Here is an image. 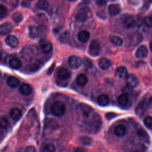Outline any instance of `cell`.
Here are the masks:
<instances>
[{
    "mask_svg": "<svg viewBox=\"0 0 152 152\" xmlns=\"http://www.w3.org/2000/svg\"><path fill=\"white\" fill-rule=\"evenodd\" d=\"M77 112L78 119L87 131L94 134L100 129L102 125L101 117L91 106L84 103L80 104Z\"/></svg>",
    "mask_w": 152,
    "mask_h": 152,
    "instance_id": "cell-1",
    "label": "cell"
},
{
    "mask_svg": "<svg viewBox=\"0 0 152 152\" xmlns=\"http://www.w3.org/2000/svg\"><path fill=\"white\" fill-rule=\"evenodd\" d=\"M66 110V106L62 101H57L53 103L51 107V111L52 113L56 116H62Z\"/></svg>",
    "mask_w": 152,
    "mask_h": 152,
    "instance_id": "cell-2",
    "label": "cell"
},
{
    "mask_svg": "<svg viewBox=\"0 0 152 152\" xmlns=\"http://www.w3.org/2000/svg\"><path fill=\"white\" fill-rule=\"evenodd\" d=\"M90 14V9L87 7H84L77 12L75 15V19L78 22H83L87 18Z\"/></svg>",
    "mask_w": 152,
    "mask_h": 152,
    "instance_id": "cell-3",
    "label": "cell"
},
{
    "mask_svg": "<svg viewBox=\"0 0 152 152\" xmlns=\"http://www.w3.org/2000/svg\"><path fill=\"white\" fill-rule=\"evenodd\" d=\"M100 52V47L99 44L96 40H93L89 46L88 53L93 56H96L99 55Z\"/></svg>",
    "mask_w": 152,
    "mask_h": 152,
    "instance_id": "cell-4",
    "label": "cell"
},
{
    "mask_svg": "<svg viewBox=\"0 0 152 152\" xmlns=\"http://www.w3.org/2000/svg\"><path fill=\"white\" fill-rule=\"evenodd\" d=\"M69 65L73 69H77L82 65V60L78 56L72 55L68 58Z\"/></svg>",
    "mask_w": 152,
    "mask_h": 152,
    "instance_id": "cell-5",
    "label": "cell"
},
{
    "mask_svg": "<svg viewBox=\"0 0 152 152\" xmlns=\"http://www.w3.org/2000/svg\"><path fill=\"white\" fill-rule=\"evenodd\" d=\"M126 83L127 86L132 88L136 87L139 84V80L134 74H131L126 77Z\"/></svg>",
    "mask_w": 152,
    "mask_h": 152,
    "instance_id": "cell-6",
    "label": "cell"
},
{
    "mask_svg": "<svg viewBox=\"0 0 152 152\" xmlns=\"http://www.w3.org/2000/svg\"><path fill=\"white\" fill-rule=\"evenodd\" d=\"M149 104H150L149 102H148L146 100H142L138 104V106H137V108L135 109L136 113L137 115H142L148 108Z\"/></svg>",
    "mask_w": 152,
    "mask_h": 152,
    "instance_id": "cell-7",
    "label": "cell"
},
{
    "mask_svg": "<svg viewBox=\"0 0 152 152\" xmlns=\"http://www.w3.org/2000/svg\"><path fill=\"white\" fill-rule=\"evenodd\" d=\"M121 11V7L119 4H112L108 7V12L112 16H115L118 14Z\"/></svg>",
    "mask_w": 152,
    "mask_h": 152,
    "instance_id": "cell-8",
    "label": "cell"
},
{
    "mask_svg": "<svg viewBox=\"0 0 152 152\" xmlns=\"http://www.w3.org/2000/svg\"><path fill=\"white\" fill-rule=\"evenodd\" d=\"M135 56L137 58L142 59L145 58L148 55V49L147 48L144 46H140L135 52Z\"/></svg>",
    "mask_w": 152,
    "mask_h": 152,
    "instance_id": "cell-9",
    "label": "cell"
},
{
    "mask_svg": "<svg viewBox=\"0 0 152 152\" xmlns=\"http://www.w3.org/2000/svg\"><path fill=\"white\" fill-rule=\"evenodd\" d=\"M5 43L11 48H15L18 45V40L13 35H9L5 39Z\"/></svg>",
    "mask_w": 152,
    "mask_h": 152,
    "instance_id": "cell-10",
    "label": "cell"
},
{
    "mask_svg": "<svg viewBox=\"0 0 152 152\" xmlns=\"http://www.w3.org/2000/svg\"><path fill=\"white\" fill-rule=\"evenodd\" d=\"M115 75L119 78H126L128 76V70L124 66H119L115 71Z\"/></svg>",
    "mask_w": 152,
    "mask_h": 152,
    "instance_id": "cell-11",
    "label": "cell"
},
{
    "mask_svg": "<svg viewBox=\"0 0 152 152\" xmlns=\"http://www.w3.org/2000/svg\"><path fill=\"white\" fill-rule=\"evenodd\" d=\"M57 75L59 79L62 80H66L70 77L71 74L67 69L62 68L58 70Z\"/></svg>",
    "mask_w": 152,
    "mask_h": 152,
    "instance_id": "cell-12",
    "label": "cell"
},
{
    "mask_svg": "<svg viewBox=\"0 0 152 152\" xmlns=\"http://www.w3.org/2000/svg\"><path fill=\"white\" fill-rule=\"evenodd\" d=\"M10 116L14 121L19 120L22 116V112L18 108H13L10 110Z\"/></svg>",
    "mask_w": 152,
    "mask_h": 152,
    "instance_id": "cell-13",
    "label": "cell"
},
{
    "mask_svg": "<svg viewBox=\"0 0 152 152\" xmlns=\"http://www.w3.org/2000/svg\"><path fill=\"white\" fill-rule=\"evenodd\" d=\"M32 91L31 87L27 84V83H23L22 84L20 87H19V91L20 93L24 96H28L29 95Z\"/></svg>",
    "mask_w": 152,
    "mask_h": 152,
    "instance_id": "cell-14",
    "label": "cell"
},
{
    "mask_svg": "<svg viewBox=\"0 0 152 152\" xmlns=\"http://www.w3.org/2000/svg\"><path fill=\"white\" fill-rule=\"evenodd\" d=\"M130 102L129 97L126 93H123L121 94L118 97V103L121 106H126L128 105Z\"/></svg>",
    "mask_w": 152,
    "mask_h": 152,
    "instance_id": "cell-15",
    "label": "cell"
},
{
    "mask_svg": "<svg viewBox=\"0 0 152 152\" xmlns=\"http://www.w3.org/2000/svg\"><path fill=\"white\" fill-rule=\"evenodd\" d=\"M78 39L82 43L87 42L90 38V33L87 30H82L80 31L77 36Z\"/></svg>",
    "mask_w": 152,
    "mask_h": 152,
    "instance_id": "cell-16",
    "label": "cell"
},
{
    "mask_svg": "<svg viewBox=\"0 0 152 152\" xmlns=\"http://www.w3.org/2000/svg\"><path fill=\"white\" fill-rule=\"evenodd\" d=\"M12 30V25L9 23H4L0 27V33L2 35L7 34L10 33Z\"/></svg>",
    "mask_w": 152,
    "mask_h": 152,
    "instance_id": "cell-17",
    "label": "cell"
},
{
    "mask_svg": "<svg viewBox=\"0 0 152 152\" xmlns=\"http://www.w3.org/2000/svg\"><path fill=\"white\" fill-rule=\"evenodd\" d=\"M126 132V128L122 124H119L115 126L114 129V134L119 137H123Z\"/></svg>",
    "mask_w": 152,
    "mask_h": 152,
    "instance_id": "cell-18",
    "label": "cell"
},
{
    "mask_svg": "<svg viewBox=\"0 0 152 152\" xmlns=\"http://www.w3.org/2000/svg\"><path fill=\"white\" fill-rule=\"evenodd\" d=\"M99 66L102 69L106 70L111 66V62L106 58H102L99 61Z\"/></svg>",
    "mask_w": 152,
    "mask_h": 152,
    "instance_id": "cell-19",
    "label": "cell"
},
{
    "mask_svg": "<svg viewBox=\"0 0 152 152\" xmlns=\"http://www.w3.org/2000/svg\"><path fill=\"white\" fill-rule=\"evenodd\" d=\"M97 103L102 106H107L109 103V98L108 96L105 94L100 95L97 98Z\"/></svg>",
    "mask_w": 152,
    "mask_h": 152,
    "instance_id": "cell-20",
    "label": "cell"
},
{
    "mask_svg": "<svg viewBox=\"0 0 152 152\" xmlns=\"http://www.w3.org/2000/svg\"><path fill=\"white\" fill-rule=\"evenodd\" d=\"M40 48L44 53H49L52 50V46L49 42L44 41L41 43Z\"/></svg>",
    "mask_w": 152,
    "mask_h": 152,
    "instance_id": "cell-21",
    "label": "cell"
},
{
    "mask_svg": "<svg viewBox=\"0 0 152 152\" xmlns=\"http://www.w3.org/2000/svg\"><path fill=\"white\" fill-rule=\"evenodd\" d=\"M21 62L17 58H12L10 61V66L14 69H18L21 66Z\"/></svg>",
    "mask_w": 152,
    "mask_h": 152,
    "instance_id": "cell-22",
    "label": "cell"
},
{
    "mask_svg": "<svg viewBox=\"0 0 152 152\" xmlns=\"http://www.w3.org/2000/svg\"><path fill=\"white\" fill-rule=\"evenodd\" d=\"M7 84L11 88H14L17 87L19 85L20 81L19 80L14 76H10L8 77L7 81Z\"/></svg>",
    "mask_w": 152,
    "mask_h": 152,
    "instance_id": "cell-23",
    "label": "cell"
},
{
    "mask_svg": "<svg viewBox=\"0 0 152 152\" xmlns=\"http://www.w3.org/2000/svg\"><path fill=\"white\" fill-rule=\"evenodd\" d=\"M142 40V37L141 34L136 33H134L131 37V43L134 46H136L139 44Z\"/></svg>",
    "mask_w": 152,
    "mask_h": 152,
    "instance_id": "cell-24",
    "label": "cell"
},
{
    "mask_svg": "<svg viewBox=\"0 0 152 152\" xmlns=\"http://www.w3.org/2000/svg\"><path fill=\"white\" fill-rule=\"evenodd\" d=\"M76 81L79 86H84L87 84L88 81V78L85 74H80L77 76L76 78Z\"/></svg>",
    "mask_w": 152,
    "mask_h": 152,
    "instance_id": "cell-25",
    "label": "cell"
},
{
    "mask_svg": "<svg viewBox=\"0 0 152 152\" xmlns=\"http://www.w3.org/2000/svg\"><path fill=\"white\" fill-rule=\"evenodd\" d=\"M135 24V20L134 17L128 16L126 17L124 21V26L127 28L132 27Z\"/></svg>",
    "mask_w": 152,
    "mask_h": 152,
    "instance_id": "cell-26",
    "label": "cell"
},
{
    "mask_svg": "<svg viewBox=\"0 0 152 152\" xmlns=\"http://www.w3.org/2000/svg\"><path fill=\"white\" fill-rule=\"evenodd\" d=\"M109 40L113 45L116 46H121L123 43V40L122 38L115 35H110L109 36Z\"/></svg>",
    "mask_w": 152,
    "mask_h": 152,
    "instance_id": "cell-27",
    "label": "cell"
},
{
    "mask_svg": "<svg viewBox=\"0 0 152 152\" xmlns=\"http://www.w3.org/2000/svg\"><path fill=\"white\" fill-rule=\"evenodd\" d=\"M39 34V30L34 26H30L29 27V36L31 39H36Z\"/></svg>",
    "mask_w": 152,
    "mask_h": 152,
    "instance_id": "cell-28",
    "label": "cell"
},
{
    "mask_svg": "<svg viewBox=\"0 0 152 152\" xmlns=\"http://www.w3.org/2000/svg\"><path fill=\"white\" fill-rule=\"evenodd\" d=\"M69 37H70V34L69 33L68 31H64L63 32L61 36H60V37H59V40H60V42L62 43H64V44H66L67 43V42H68L69 40Z\"/></svg>",
    "mask_w": 152,
    "mask_h": 152,
    "instance_id": "cell-29",
    "label": "cell"
},
{
    "mask_svg": "<svg viewBox=\"0 0 152 152\" xmlns=\"http://www.w3.org/2000/svg\"><path fill=\"white\" fill-rule=\"evenodd\" d=\"M37 7L42 10H46L49 5L46 0H39L37 3Z\"/></svg>",
    "mask_w": 152,
    "mask_h": 152,
    "instance_id": "cell-30",
    "label": "cell"
},
{
    "mask_svg": "<svg viewBox=\"0 0 152 152\" xmlns=\"http://www.w3.org/2000/svg\"><path fill=\"white\" fill-rule=\"evenodd\" d=\"M144 124L147 128L152 130V116H147L144 121Z\"/></svg>",
    "mask_w": 152,
    "mask_h": 152,
    "instance_id": "cell-31",
    "label": "cell"
},
{
    "mask_svg": "<svg viewBox=\"0 0 152 152\" xmlns=\"http://www.w3.org/2000/svg\"><path fill=\"white\" fill-rule=\"evenodd\" d=\"M143 23L147 27H152V16L148 15L143 19Z\"/></svg>",
    "mask_w": 152,
    "mask_h": 152,
    "instance_id": "cell-32",
    "label": "cell"
},
{
    "mask_svg": "<svg viewBox=\"0 0 152 152\" xmlns=\"http://www.w3.org/2000/svg\"><path fill=\"white\" fill-rule=\"evenodd\" d=\"M56 148L52 144H48L46 145L43 150V152H55Z\"/></svg>",
    "mask_w": 152,
    "mask_h": 152,
    "instance_id": "cell-33",
    "label": "cell"
},
{
    "mask_svg": "<svg viewBox=\"0 0 152 152\" xmlns=\"http://www.w3.org/2000/svg\"><path fill=\"white\" fill-rule=\"evenodd\" d=\"M12 19L15 23H20L23 20V15L20 12H15L12 15Z\"/></svg>",
    "mask_w": 152,
    "mask_h": 152,
    "instance_id": "cell-34",
    "label": "cell"
},
{
    "mask_svg": "<svg viewBox=\"0 0 152 152\" xmlns=\"http://www.w3.org/2000/svg\"><path fill=\"white\" fill-rule=\"evenodd\" d=\"M80 141L83 144L86 145H88L91 143V139L88 137H81L80 138Z\"/></svg>",
    "mask_w": 152,
    "mask_h": 152,
    "instance_id": "cell-35",
    "label": "cell"
},
{
    "mask_svg": "<svg viewBox=\"0 0 152 152\" xmlns=\"http://www.w3.org/2000/svg\"><path fill=\"white\" fill-rule=\"evenodd\" d=\"M138 136L142 138V139H144V140H147L148 138V134H147V132L142 129H139L138 131V132H137Z\"/></svg>",
    "mask_w": 152,
    "mask_h": 152,
    "instance_id": "cell-36",
    "label": "cell"
},
{
    "mask_svg": "<svg viewBox=\"0 0 152 152\" xmlns=\"http://www.w3.org/2000/svg\"><path fill=\"white\" fill-rule=\"evenodd\" d=\"M7 14V10L6 8L3 5H0V18L1 19L3 18L6 16Z\"/></svg>",
    "mask_w": 152,
    "mask_h": 152,
    "instance_id": "cell-37",
    "label": "cell"
},
{
    "mask_svg": "<svg viewBox=\"0 0 152 152\" xmlns=\"http://www.w3.org/2000/svg\"><path fill=\"white\" fill-rule=\"evenodd\" d=\"M8 125V121L7 118L2 117L1 119V126L2 128H6Z\"/></svg>",
    "mask_w": 152,
    "mask_h": 152,
    "instance_id": "cell-38",
    "label": "cell"
},
{
    "mask_svg": "<svg viewBox=\"0 0 152 152\" xmlns=\"http://www.w3.org/2000/svg\"><path fill=\"white\" fill-rule=\"evenodd\" d=\"M23 152H36V148H34V147L30 145L25 148Z\"/></svg>",
    "mask_w": 152,
    "mask_h": 152,
    "instance_id": "cell-39",
    "label": "cell"
},
{
    "mask_svg": "<svg viewBox=\"0 0 152 152\" xmlns=\"http://www.w3.org/2000/svg\"><path fill=\"white\" fill-rule=\"evenodd\" d=\"M96 3L97 4V5H98L99 6L102 7L106 5V2H107V0H95Z\"/></svg>",
    "mask_w": 152,
    "mask_h": 152,
    "instance_id": "cell-40",
    "label": "cell"
},
{
    "mask_svg": "<svg viewBox=\"0 0 152 152\" xmlns=\"http://www.w3.org/2000/svg\"><path fill=\"white\" fill-rule=\"evenodd\" d=\"M115 116H116V115L113 113H108L106 115V117L108 119H111L112 118L115 117Z\"/></svg>",
    "mask_w": 152,
    "mask_h": 152,
    "instance_id": "cell-41",
    "label": "cell"
},
{
    "mask_svg": "<svg viewBox=\"0 0 152 152\" xmlns=\"http://www.w3.org/2000/svg\"><path fill=\"white\" fill-rule=\"evenodd\" d=\"M73 152H86V150H85L83 148H82V147H77V148H75Z\"/></svg>",
    "mask_w": 152,
    "mask_h": 152,
    "instance_id": "cell-42",
    "label": "cell"
},
{
    "mask_svg": "<svg viewBox=\"0 0 152 152\" xmlns=\"http://www.w3.org/2000/svg\"><path fill=\"white\" fill-rule=\"evenodd\" d=\"M149 1L148 0H145L144 2V5L143 7L144 8H145V10H146L148 7H149Z\"/></svg>",
    "mask_w": 152,
    "mask_h": 152,
    "instance_id": "cell-43",
    "label": "cell"
},
{
    "mask_svg": "<svg viewBox=\"0 0 152 152\" xmlns=\"http://www.w3.org/2000/svg\"><path fill=\"white\" fill-rule=\"evenodd\" d=\"M91 61H90L88 59H85L84 61V65H85V66L86 67H90L91 66Z\"/></svg>",
    "mask_w": 152,
    "mask_h": 152,
    "instance_id": "cell-44",
    "label": "cell"
},
{
    "mask_svg": "<svg viewBox=\"0 0 152 152\" xmlns=\"http://www.w3.org/2000/svg\"><path fill=\"white\" fill-rule=\"evenodd\" d=\"M149 103H150V104H151V106H152V96L150 98V99H149Z\"/></svg>",
    "mask_w": 152,
    "mask_h": 152,
    "instance_id": "cell-45",
    "label": "cell"
},
{
    "mask_svg": "<svg viewBox=\"0 0 152 152\" xmlns=\"http://www.w3.org/2000/svg\"><path fill=\"white\" fill-rule=\"evenodd\" d=\"M150 51L152 52V42H151L150 44Z\"/></svg>",
    "mask_w": 152,
    "mask_h": 152,
    "instance_id": "cell-46",
    "label": "cell"
},
{
    "mask_svg": "<svg viewBox=\"0 0 152 152\" xmlns=\"http://www.w3.org/2000/svg\"><path fill=\"white\" fill-rule=\"evenodd\" d=\"M132 152H141V151H140L139 150H134Z\"/></svg>",
    "mask_w": 152,
    "mask_h": 152,
    "instance_id": "cell-47",
    "label": "cell"
},
{
    "mask_svg": "<svg viewBox=\"0 0 152 152\" xmlns=\"http://www.w3.org/2000/svg\"><path fill=\"white\" fill-rule=\"evenodd\" d=\"M67 1H69V2H74V1H76V0H67Z\"/></svg>",
    "mask_w": 152,
    "mask_h": 152,
    "instance_id": "cell-48",
    "label": "cell"
},
{
    "mask_svg": "<svg viewBox=\"0 0 152 152\" xmlns=\"http://www.w3.org/2000/svg\"><path fill=\"white\" fill-rule=\"evenodd\" d=\"M148 1H149V2H151V3L152 4V0H148Z\"/></svg>",
    "mask_w": 152,
    "mask_h": 152,
    "instance_id": "cell-49",
    "label": "cell"
},
{
    "mask_svg": "<svg viewBox=\"0 0 152 152\" xmlns=\"http://www.w3.org/2000/svg\"><path fill=\"white\" fill-rule=\"evenodd\" d=\"M151 65H152V59H151Z\"/></svg>",
    "mask_w": 152,
    "mask_h": 152,
    "instance_id": "cell-50",
    "label": "cell"
},
{
    "mask_svg": "<svg viewBox=\"0 0 152 152\" xmlns=\"http://www.w3.org/2000/svg\"><path fill=\"white\" fill-rule=\"evenodd\" d=\"M110 1H116V0H110Z\"/></svg>",
    "mask_w": 152,
    "mask_h": 152,
    "instance_id": "cell-51",
    "label": "cell"
},
{
    "mask_svg": "<svg viewBox=\"0 0 152 152\" xmlns=\"http://www.w3.org/2000/svg\"><path fill=\"white\" fill-rule=\"evenodd\" d=\"M29 1H32V0H29Z\"/></svg>",
    "mask_w": 152,
    "mask_h": 152,
    "instance_id": "cell-52",
    "label": "cell"
}]
</instances>
